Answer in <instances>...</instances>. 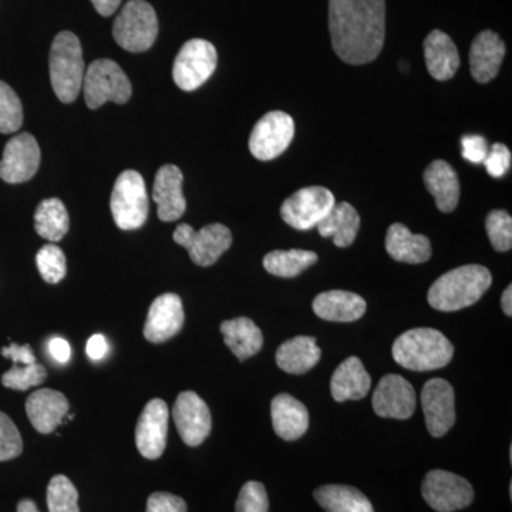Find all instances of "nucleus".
<instances>
[{
  "instance_id": "obj_1",
  "label": "nucleus",
  "mask_w": 512,
  "mask_h": 512,
  "mask_svg": "<svg viewBox=\"0 0 512 512\" xmlns=\"http://www.w3.org/2000/svg\"><path fill=\"white\" fill-rule=\"evenodd\" d=\"M329 30L336 55L345 63L373 62L386 35L384 0H329Z\"/></svg>"
},
{
  "instance_id": "obj_2",
  "label": "nucleus",
  "mask_w": 512,
  "mask_h": 512,
  "mask_svg": "<svg viewBox=\"0 0 512 512\" xmlns=\"http://www.w3.org/2000/svg\"><path fill=\"white\" fill-rule=\"evenodd\" d=\"M491 284L493 276L485 266L464 265L440 276L431 285L427 299L436 311H461L480 301Z\"/></svg>"
},
{
  "instance_id": "obj_3",
  "label": "nucleus",
  "mask_w": 512,
  "mask_h": 512,
  "mask_svg": "<svg viewBox=\"0 0 512 512\" xmlns=\"http://www.w3.org/2000/svg\"><path fill=\"white\" fill-rule=\"evenodd\" d=\"M393 359L413 372H430L451 362L454 348L450 340L436 329L407 330L394 342Z\"/></svg>"
},
{
  "instance_id": "obj_4",
  "label": "nucleus",
  "mask_w": 512,
  "mask_h": 512,
  "mask_svg": "<svg viewBox=\"0 0 512 512\" xmlns=\"http://www.w3.org/2000/svg\"><path fill=\"white\" fill-rule=\"evenodd\" d=\"M49 64L57 99L73 103L82 90L86 73L79 37L72 32H60L53 40Z\"/></svg>"
},
{
  "instance_id": "obj_5",
  "label": "nucleus",
  "mask_w": 512,
  "mask_h": 512,
  "mask_svg": "<svg viewBox=\"0 0 512 512\" xmlns=\"http://www.w3.org/2000/svg\"><path fill=\"white\" fill-rule=\"evenodd\" d=\"M157 35L156 10L146 0H130L114 20V40L128 52H146L156 42Z\"/></svg>"
},
{
  "instance_id": "obj_6",
  "label": "nucleus",
  "mask_w": 512,
  "mask_h": 512,
  "mask_svg": "<svg viewBox=\"0 0 512 512\" xmlns=\"http://www.w3.org/2000/svg\"><path fill=\"white\" fill-rule=\"evenodd\" d=\"M110 208L117 227L124 231L138 229L146 224L148 195L140 173L127 170L120 174L111 194Z\"/></svg>"
},
{
  "instance_id": "obj_7",
  "label": "nucleus",
  "mask_w": 512,
  "mask_h": 512,
  "mask_svg": "<svg viewBox=\"0 0 512 512\" xmlns=\"http://www.w3.org/2000/svg\"><path fill=\"white\" fill-rule=\"evenodd\" d=\"M82 87L87 107L92 110L99 109L107 101L127 103L133 92L126 73L109 59L96 60L87 67Z\"/></svg>"
},
{
  "instance_id": "obj_8",
  "label": "nucleus",
  "mask_w": 512,
  "mask_h": 512,
  "mask_svg": "<svg viewBox=\"0 0 512 512\" xmlns=\"http://www.w3.org/2000/svg\"><path fill=\"white\" fill-rule=\"evenodd\" d=\"M217 63V49L212 43L204 39L188 40L175 57L174 82L184 92L197 90L210 79Z\"/></svg>"
},
{
  "instance_id": "obj_9",
  "label": "nucleus",
  "mask_w": 512,
  "mask_h": 512,
  "mask_svg": "<svg viewBox=\"0 0 512 512\" xmlns=\"http://www.w3.org/2000/svg\"><path fill=\"white\" fill-rule=\"evenodd\" d=\"M174 241L187 249L195 265H214L232 244L231 231L225 225L211 224L195 231L191 225H178L173 234Z\"/></svg>"
},
{
  "instance_id": "obj_10",
  "label": "nucleus",
  "mask_w": 512,
  "mask_h": 512,
  "mask_svg": "<svg viewBox=\"0 0 512 512\" xmlns=\"http://www.w3.org/2000/svg\"><path fill=\"white\" fill-rule=\"evenodd\" d=\"M335 204V195L328 188H302L282 204V220L292 228L308 231L318 227Z\"/></svg>"
},
{
  "instance_id": "obj_11",
  "label": "nucleus",
  "mask_w": 512,
  "mask_h": 512,
  "mask_svg": "<svg viewBox=\"0 0 512 512\" xmlns=\"http://www.w3.org/2000/svg\"><path fill=\"white\" fill-rule=\"evenodd\" d=\"M426 503L439 512H454L473 503L474 490L466 478L444 470L427 474L421 487Z\"/></svg>"
},
{
  "instance_id": "obj_12",
  "label": "nucleus",
  "mask_w": 512,
  "mask_h": 512,
  "mask_svg": "<svg viewBox=\"0 0 512 512\" xmlns=\"http://www.w3.org/2000/svg\"><path fill=\"white\" fill-rule=\"evenodd\" d=\"M295 123L284 111H271L255 124L249 137L252 156L261 161H271L281 156L292 143Z\"/></svg>"
},
{
  "instance_id": "obj_13",
  "label": "nucleus",
  "mask_w": 512,
  "mask_h": 512,
  "mask_svg": "<svg viewBox=\"0 0 512 512\" xmlns=\"http://www.w3.org/2000/svg\"><path fill=\"white\" fill-rule=\"evenodd\" d=\"M173 417L178 433L187 446H200L210 436L212 429L210 407L197 393L178 394L174 404Z\"/></svg>"
},
{
  "instance_id": "obj_14",
  "label": "nucleus",
  "mask_w": 512,
  "mask_h": 512,
  "mask_svg": "<svg viewBox=\"0 0 512 512\" xmlns=\"http://www.w3.org/2000/svg\"><path fill=\"white\" fill-rule=\"evenodd\" d=\"M426 427L433 437L446 436L456 423V406H454V390L444 379H431L424 384L421 392Z\"/></svg>"
},
{
  "instance_id": "obj_15",
  "label": "nucleus",
  "mask_w": 512,
  "mask_h": 512,
  "mask_svg": "<svg viewBox=\"0 0 512 512\" xmlns=\"http://www.w3.org/2000/svg\"><path fill=\"white\" fill-rule=\"evenodd\" d=\"M40 148L29 133L10 138L0 160V178L9 184L29 181L39 170Z\"/></svg>"
},
{
  "instance_id": "obj_16",
  "label": "nucleus",
  "mask_w": 512,
  "mask_h": 512,
  "mask_svg": "<svg viewBox=\"0 0 512 512\" xmlns=\"http://www.w3.org/2000/svg\"><path fill=\"white\" fill-rule=\"evenodd\" d=\"M373 409L384 419H410L416 410L412 384L399 375L384 376L373 393Z\"/></svg>"
},
{
  "instance_id": "obj_17",
  "label": "nucleus",
  "mask_w": 512,
  "mask_h": 512,
  "mask_svg": "<svg viewBox=\"0 0 512 512\" xmlns=\"http://www.w3.org/2000/svg\"><path fill=\"white\" fill-rule=\"evenodd\" d=\"M168 417L167 403L161 399H153L144 407L136 429V446L141 456L148 460L163 456L167 446Z\"/></svg>"
},
{
  "instance_id": "obj_18",
  "label": "nucleus",
  "mask_w": 512,
  "mask_h": 512,
  "mask_svg": "<svg viewBox=\"0 0 512 512\" xmlns=\"http://www.w3.org/2000/svg\"><path fill=\"white\" fill-rule=\"evenodd\" d=\"M184 308L180 296L164 293L148 309L144 338L151 343H164L173 339L184 326Z\"/></svg>"
},
{
  "instance_id": "obj_19",
  "label": "nucleus",
  "mask_w": 512,
  "mask_h": 512,
  "mask_svg": "<svg viewBox=\"0 0 512 512\" xmlns=\"http://www.w3.org/2000/svg\"><path fill=\"white\" fill-rule=\"evenodd\" d=\"M183 173L177 165H164L154 181L153 200L157 204L158 218L164 222L180 220L187 210L183 194Z\"/></svg>"
},
{
  "instance_id": "obj_20",
  "label": "nucleus",
  "mask_w": 512,
  "mask_h": 512,
  "mask_svg": "<svg viewBox=\"0 0 512 512\" xmlns=\"http://www.w3.org/2000/svg\"><path fill=\"white\" fill-rule=\"evenodd\" d=\"M70 404L63 393L52 389H40L30 394L26 413L30 423L39 433L50 434L62 424L69 413Z\"/></svg>"
},
{
  "instance_id": "obj_21",
  "label": "nucleus",
  "mask_w": 512,
  "mask_h": 512,
  "mask_svg": "<svg viewBox=\"0 0 512 512\" xmlns=\"http://www.w3.org/2000/svg\"><path fill=\"white\" fill-rule=\"evenodd\" d=\"M505 56V43L497 33L484 30L474 39L470 49V70L478 83H488L500 72Z\"/></svg>"
},
{
  "instance_id": "obj_22",
  "label": "nucleus",
  "mask_w": 512,
  "mask_h": 512,
  "mask_svg": "<svg viewBox=\"0 0 512 512\" xmlns=\"http://www.w3.org/2000/svg\"><path fill=\"white\" fill-rule=\"evenodd\" d=\"M271 416L276 436L282 440L301 439L309 429L308 409L291 394H278L272 400Z\"/></svg>"
},
{
  "instance_id": "obj_23",
  "label": "nucleus",
  "mask_w": 512,
  "mask_h": 512,
  "mask_svg": "<svg viewBox=\"0 0 512 512\" xmlns=\"http://www.w3.org/2000/svg\"><path fill=\"white\" fill-rule=\"evenodd\" d=\"M427 70L439 82L453 79L460 67V55L451 37L441 30H433L424 40Z\"/></svg>"
},
{
  "instance_id": "obj_24",
  "label": "nucleus",
  "mask_w": 512,
  "mask_h": 512,
  "mask_svg": "<svg viewBox=\"0 0 512 512\" xmlns=\"http://www.w3.org/2000/svg\"><path fill=\"white\" fill-rule=\"evenodd\" d=\"M370 386H372V379L366 372L362 360L356 356L348 357L335 370L330 382L333 399L339 403L365 399Z\"/></svg>"
},
{
  "instance_id": "obj_25",
  "label": "nucleus",
  "mask_w": 512,
  "mask_h": 512,
  "mask_svg": "<svg viewBox=\"0 0 512 512\" xmlns=\"http://www.w3.org/2000/svg\"><path fill=\"white\" fill-rule=\"evenodd\" d=\"M366 308L362 296L346 291L319 293L313 301V312L329 322H355L365 315Z\"/></svg>"
},
{
  "instance_id": "obj_26",
  "label": "nucleus",
  "mask_w": 512,
  "mask_h": 512,
  "mask_svg": "<svg viewBox=\"0 0 512 512\" xmlns=\"http://www.w3.org/2000/svg\"><path fill=\"white\" fill-rule=\"evenodd\" d=\"M424 185L441 212L456 210L460 201V180L450 164L443 160L433 161L424 171Z\"/></svg>"
},
{
  "instance_id": "obj_27",
  "label": "nucleus",
  "mask_w": 512,
  "mask_h": 512,
  "mask_svg": "<svg viewBox=\"0 0 512 512\" xmlns=\"http://www.w3.org/2000/svg\"><path fill=\"white\" fill-rule=\"evenodd\" d=\"M386 249L394 261L404 264H423L431 256L429 238L413 234L406 225L393 224L386 235Z\"/></svg>"
},
{
  "instance_id": "obj_28",
  "label": "nucleus",
  "mask_w": 512,
  "mask_h": 512,
  "mask_svg": "<svg viewBox=\"0 0 512 512\" xmlns=\"http://www.w3.org/2000/svg\"><path fill=\"white\" fill-rule=\"evenodd\" d=\"M320 356H322V352L316 345L315 338L298 336V338L286 340L279 346L278 352H276V363H278L279 369L286 373L305 375L318 365Z\"/></svg>"
},
{
  "instance_id": "obj_29",
  "label": "nucleus",
  "mask_w": 512,
  "mask_h": 512,
  "mask_svg": "<svg viewBox=\"0 0 512 512\" xmlns=\"http://www.w3.org/2000/svg\"><path fill=\"white\" fill-rule=\"evenodd\" d=\"M316 228L323 238H332L336 247L348 248L355 242L359 232V212L349 202H340L335 204Z\"/></svg>"
},
{
  "instance_id": "obj_30",
  "label": "nucleus",
  "mask_w": 512,
  "mask_h": 512,
  "mask_svg": "<svg viewBox=\"0 0 512 512\" xmlns=\"http://www.w3.org/2000/svg\"><path fill=\"white\" fill-rule=\"evenodd\" d=\"M225 345L241 362L255 356L264 346L261 329L248 318L225 320L221 325Z\"/></svg>"
},
{
  "instance_id": "obj_31",
  "label": "nucleus",
  "mask_w": 512,
  "mask_h": 512,
  "mask_svg": "<svg viewBox=\"0 0 512 512\" xmlns=\"http://www.w3.org/2000/svg\"><path fill=\"white\" fill-rule=\"evenodd\" d=\"M313 495L326 512H375L369 498L349 485H323Z\"/></svg>"
},
{
  "instance_id": "obj_32",
  "label": "nucleus",
  "mask_w": 512,
  "mask_h": 512,
  "mask_svg": "<svg viewBox=\"0 0 512 512\" xmlns=\"http://www.w3.org/2000/svg\"><path fill=\"white\" fill-rule=\"evenodd\" d=\"M70 220L66 207L57 198L40 202L35 212V229L40 237L57 242L69 232Z\"/></svg>"
},
{
  "instance_id": "obj_33",
  "label": "nucleus",
  "mask_w": 512,
  "mask_h": 512,
  "mask_svg": "<svg viewBox=\"0 0 512 512\" xmlns=\"http://www.w3.org/2000/svg\"><path fill=\"white\" fill-rule=\"evenodd\" d=\"M316 261H318V255L305 249L272 251L264 258V268L269 274L279 278H295L309 266L315 265Z\"/></svg>"
},
{
  "instance_id": "obj_34",
  "label": "nucleus",
  "mask_w": 512,
  "mask_h": 512,
  "mask_svg": "<svg viewBox=\"0 0 512 512\" xmlns=\"http://www.w3.org/2000/svg\"><path fill=\"white\" fill-rule=\"evenodd\" d=\"M49 512H80L79 493L66 476H55L47 485Z\"/></svg>"
},
{
  "instance_id": "obj_35",
  "label": "nucleus",
  "mask_w": 512,
  "mask_h": 512,
  "mask_svg": "<svg viewBox=\"0 0 512 512\" xmlns=\"http://www.w3.org/2000/svg\"><path fill=\"white\" fill-rule=\"evenodd\" d=\"M23 124V107L18 94L5 82H0V133L18 131Z\"/></svg>"
},
{
  "instance_id": "obj_36",
  "label": "nucleus",
  "mask_w": 512,
  "mask_h": 512,
  "mask_svg": "<svg viewBox=\"0 0 512 512\" xmlns=\"http://www.w3.org/2000/svg\"><path fill=\"white\" fill-rule=\"evenodd\" d=\"M36 265L47 284H59L66 276V256L56 245L49 244L40 249L36 255Z\"/></svg>"
},
{
  "instance_id": "obj_37",
  "label": "nucleus",
  "mask_w": 512,
  "mask_h": 512,
  "mask_svg": "<svg viewBox=\"0 0 512 512\" xmlns=\"http://www.w3.org/2000/svg\"><path fill=\"white\" fill-rule=\"evenodd\" d=\"M47 379L45 367L39 363H33L28 366H13L9 372L2 376L3 386L8 389L25 392L33 386H39Z\"/></svg>"
},
{
  "instance_id": "obj_38",
  "label": "nucleus",
  "mask_w": 512,
  "mask_h": 512,
  "mask_svg": "<svg viewBox=\"0 0 512 512\" xmlns=\"http://www.w3.org/2000/svg\"><path fill=\"white\" fill-rule=\"evenodd\" d=\"M488 238L497 251L507 252L512 247V218L507 211L495 210L485 221Z\"/></svg>"
},
{
  "instance_id": "obj_39",
  "label": "nucleus",
  "mask_w": 512,
  "mask_h": 512,
  "mask_svg": "<svg viewBox=\"0 0 512 512\" xmlns=\"http://www.w3.org/2000/svg\"><path fill=\"white\" fill-rule=\"evenodd\" d=\"M269 500L264 484L249 481L239 491L235 512H268Z\"/></svg>"
},
{
  "instance_id": "obj_40",
  "label": "nucleus",
  "mask_w": 512,
  "mask_h": 512,
  "mask_svg": "<svg viewBox=\"0 0 512 512\" xmlns=\"http://www.w3.org/2000/svg\"><path fill=\"white\" fill-rule=\"evenodd\" d=\"M23 451V441L18 427L8 414L0 412V461L19 457Z\"/></svg>"
},
{
  "instance_id": "obj_41",
  "label": "nucleus",
  "mask_w": 512,
  "mask_h": 512,
  "mask_svg": "<svg viewBox=\"0 0 512 512\" xmlns=\"http://www.w3.org/2000/svg\"><path fill=\"white\" fill-rule=\"evenodd\" d=\"M485 170L494 178H503L511 167V151L501 143H495L488 150L484 160Z\"/></svg>"
},
{
  "instance_id": "obj_42",
  "label": "nucleus",
  "mask_w": 512,
  "mask_h": 512,
  "mask_svg": "<svg viewBox=\"0 0 512 512\" xmlns=\"http://www.w3.org/2000/svg\"><path fill=\"white\" fill-rule=\"evenodd\" d=\"M147 512H187V504L178 495L154 493L148 497Z\"/></svg>"
},
{
  "instance_id": "obj_43",
  "label": "nucleus",
  "mask_w": 512,
  "mask_h": 512,
  "mask_svg": "<svg viewBox=\"0 0 512 512\" xmlns=\"http://www.w3.org/2000/svg\"><path fill=\"white\" fill-rule=\"evenodd\" d=\"M461 146H463V157L474 164H483L488 150H490L487 140L483 136H478V134L464 136L461 140Z\"/></svg>"
},
{
  "instance_id": "obj_44",
  "label": "nucleus",
  "mask_w": 512,
  "mask_h": 512,
  "mask_svg": "<svg viewBox=\"0 0 512 512\" xmlns=\"http://www.w3.org/2000/svg\"><path fill=\"white\" fill-rule=\"evenodd\" d=\"M2 355L12 360L16 366H28L37 362L35 353L29 345L19 346L12 343L8 348L2 349Z\"/></svg>"
},
{
  "instance_id": "obj_45",
  "label": "nucleus",
  "mask_w": 512,
  "mask_h": 512,
  "mask_svg": "<svg viewBox=\"0 0 512 512\" xmlns=\"http://www.w3.org/2000/svg\"><path fill=\"white\" fill-rule=\"evenodd\" d=\"M49 352L53 356V359L59 363H67L72 356V349H70L69 343L62 338H53L49 342Z\"/></svg>"
},
{
  "instance_id": "obj_46",
  "label": "nucleus",
  "mask_w": 512,
  "mask_h": 512,
  "mask_svg": "<svg viewBox=\"0 0 512 512\" xmlns=\"http://www.w3.org/2000/svg\"><path fill=\"white\" fill-rule=\"evenodd\" d=\"M107 350H109V346H107V340L103 335H94L87 342L86 352L90 359H103L106 356Z\"/></svg>"
},
{
  "instance_id": "obj_47",
  "label": "nucleus",
  "mask_w": 512,
  "mask_h": 512,
  "mask_svg": "<svg viewBox=\"0 0 512 512\" xmlns=\"http://www.w3.org/2000/svg\"><path fill=\"white\" fill-rule=\"evenodd\" d=\"M94 8L101 16H111L119 8L121 0H92Z\"/></svg>"
},
{
  "instance_id": "obj_48",
  "label": "nucleus",
  "mask_w": 512,
  "mask_h": 512,
  "mask_svg": "<svg viewBox=\"0 0 512 512\" xmlns=\"http://www.w3.org/2000/svg\"><path fill=\"white\" fill-rule=\"evenodd\" d=\"M501 306H503V311L505 315L512 316V286H508L505 289L503 296H501Z\"/></svg>"
},
{
  "instance_id": "obj_49",
  "label": "nucleus",
  "mask_w": 512,
  "mask_h": 512,
  "mask_svg": "<svg viewBox=\"0 0 512 512\" xmlns=\"http://www.w3.org/2000/svg\"><path fill=\"white\" fill-rule=\"evenodd\" d=\"M400 66H402V72H409V64L402 62Z\"/></svg>"
}]
</instances>
